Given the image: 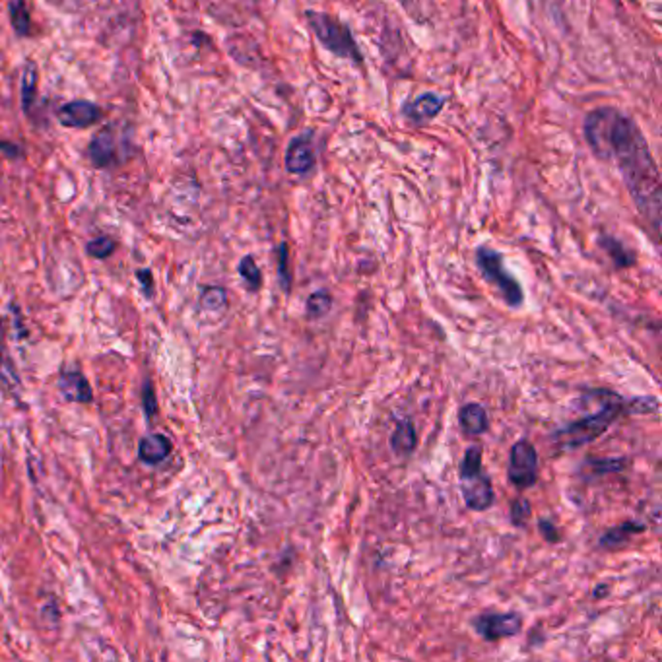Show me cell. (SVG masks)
Returning a JSON list of instances; mask_svg holds the SVG:
<instances>
[{
	"label": "cell",
	"mask_w": 662,
	"mask_h": 662,
	"mask_svg": "<svg viewBox=\"0 0 662 662\" xmlns=\"http://www.w3.org/2000/svg\"><path fill=\"white\" fill-rule=\"evenodd\" d=\"M584 136L599 159H612L639 214L655 237L660 232L662 183L647 140L632 117L614 107H599L584 117Z\"/></svg>",
	"instance_id": "cell-1"
},
{
	"label": "cell",
	"mask_w": 662,
	"mask_h": 662,
	"mask_svg": "<svg viewBox=\"0 0 662 662\" xmlns=\"http://www.w3.org/2000/svg\"><path fill=\"white\" fill-rule=\"evenodd\" d=\"M594 395L601 403V408L594 414L571 421L552 433L550 441L558 451H575L583 447V445L599 439L624 414V410H627L625 400L620 395L612 393V390L596 388Z\"/></svg>",
	"instance_id": "cell-2"
},
{
	"label": "cell",
	"mask_w": 662,
	"mask_h": 662,
	"mask_svg": "<svg viewBox=\"0 0 662 662\" xmlns=\"http://www.w3.org/2000/svg\"><path fill=\"white\" fill-rule=\"evenodd\" d=\"M484 451L480 445L466 449L459 466V484L466 507L470 511H487L495 502V492L490 476L484 472Z\"/></svg>",
	"instance_id": "cell-3"
},
{
	"label": "cell",
	"mask_w": 662,
	"mask_h": 662,
	"mask_svg": "<svg viewBox=\"0 0 662 662\" xmlns=\"http://www.w3.org/2000/svg\"><path fill=\"white\" fill-rule=\"evenodd\" d=\"M307 24L311 26L315 37L319 39L321 45L331 51L332 55L340 57V59H348L354 62H362L364 57L360 53V47L352 36L350 28L340 21L339 18H334L331 14L324 12H315V10H307L306 12Z\"/></svg>",
	"instance_id": "cell-4"
},
{
	"label": "cell",
	"mask_w": 662,
	"mask_h": 662,
	"mask_svg": "<svg viewBox=\"0 0 662 662\" xmlns=\"http://www.w3.org/2000/svg\"><path fill=\"white\" fill-rule=\"evenodd\" d=\"M476 265H478L482 276L490 282L492 286L497 288L499 294H502L503 301L509 307H520L525 301L523 288L517 282V278L509 273L503 265V255L497 253L492 247H478L476 251Z\"/></svg>",
	"instance_id": "cell-5"
},
{
	"label": "cell",
	"mask_w": 662,
	"mask_h": 662,
	"mask_svg": "<svg viewBox=\"0 0 662 662\" xmlns=\"http://www.w3.org/2000/svg\"><path fill=\"white\" fill-rule=\"evenodd\" d=\"M117 125H105L94 135L88 146L90 164L95 169H111L121 166L127 158V143Z\"/></svg>",
	"instance_id": "cell-6"
},
{
	"label": "cell",
	"mask_w": 662,
	"mask_h": 662,
	"mask_svg": "<svg viewBox=\"0 0 662 662\" xmlns=\"http://www.w3.org/2000/svg\"><path fill=\"white\" fill-rule=\"evenodd\" d=\"M538 453L536 447L528 439H519L509 451L507 461V476L509 480L519 490H527L538 482Z\"/></svg>",
	"instance_id": "cell-7"
},
{
	"label": "cell",
	"mask_w": 662,
	"mask_h": 662,
	"mask_svg": "<svg viewBox=\"0 0 662 662\" xmlns=\"http://www.w3.org/2000/svg\"><path fill=\"white\" fill-rule=\"evenodd\" d=\"M472 625L486 642H499V639L519 635L523 629V617L517 612H484L476 616Z\"/></svg>",
	"instance_id": "cell-8"
},
{
	"label": "cell",
	"mask_w": 662,
	"mask_h": 662,
	"mask_svg": "<svg viewBox=\"0 0 662 662\" xmlns=\"http://www.w3.org/2000/svg\"><path fill=\"white\" fill-rule=\"evenodd\" d=\"M103 119V110L94 102L76 100L64 103L57 111V121L64 128H90Z\"/></svg>",
	"instance_id": "cell-9"
},
{
	"label": "cell",
	"mask_w": 662,
	"mask_h": 662,
	"mask_svg": "<svg viewBox=\"0 0 662 662\" xmlns=\"http://www.w3.org/2000/svg\"><path fill=\"white\" fill-rule=\"evenodd\" d=\"M445 105V97L433 92H426L418 95L416 100H410L405 103L403 113L410 123L426 125L431 119H436Z\"/></svg>",
	"instance_id": "cell-10"
},
{
	"label": "cell",
	"mask_w": 662,
	"mask_h": 662,
	"mask_svg": "<svg viewBox=\"0 0 662 662\" xmlns=\"http://www.w3.org/2000/svg\"><path fill=\"white\" fill-rule=\"evenodd\" d=\"M315 166L313 144L309 135H301L291 138L286 151V169L291 176H306Z\"/></svg>",
	"instance_id": "cell-11"
},
{
	"label": "cell",
	"mask_w": 662,
	"mask_h": 662,
	"mask_svg": "<svg viewBox=\"0 0 662 662\" xmlns=\"http://www.w3.org/2000/svg\"><path fill=\"white\" fill-rule=\"evenodd\" d=\"M59 390L61 395L69 400V403L88 405L94 400V388L90 387L88 379L84 377L78 369H67L59 375Z\"/></svg>",
	"instance_id": "cell-12"
},
{
	"label": "cell",
	"mask_w": 662,
	"mask_h": 662,
	"mask_svg": "<svg viewBox=\"0 0 662 662\" xmlns=\"http://www.w3.org/2000/svg\"><path fill=\"white\" fill-rule=\"evenodd\" d=\"M418 447V433L414 421L410 418H398L393 436H390V449L398 459H408Z\"/></svg>",
	"instance_id": "cell-13"
},
{
	"label": "cell",
	"mask_w": 662,
	"mask_h": 662,
	"mask_svg": "<svg viewBox=\"0 0 662 662\" xmlns=\"http://www.w3.org/2000/svg\"><path fill=\"white\" fill-rule=\"evenodd\" d=\"M171 441L161 436V433H148L138 443V459L148 466H156L164 462L171 454Z\"/></svg>",
	"instance_id": "cell-14"
},
{
	"label": "cell",
	"mask_w": 662,
	"mask_h": 662,
	"mask_svg": "<svg viewBox=\"0 0 662 662\" xmlns=\"http://www.w3.org/2000/svg\"><path fill=\"white\" fill-rule=\"evenodd\" d=\"M37 95H39V69H37V62L28 61L20 76L21 111H24L28 117H31V111L36 110Z\"/></svg>",
	"instance_id": "cell-15"
},
{
	"label": "cell",
	"mask_w": 662,
	"mask_h": 662,
	"mask_svg": "<svg viewBox=\"0 0 662 662\" xmlns=\"http://www.w3.org/2000/svg\"><path fill=\"white\" fill-rule=\"evenodd\" d=\"M459 423L464 436L478 437L490 429V416L482 405L469 403L459 410Z\"/></svg>",
	"instance_id": "cell-16"
},
{
	"label": "cell",
	"mask_w": 662,
	"mask_h": 662,
	"mask_svg": "<svg viewBox=\"0 0 662 662\" xmlns=\"http://www.w3.org/2000/svg\"><path fill=\"white\" fill-rule=\"evenodd\" d=\"M642 533H645L643 523H637V520H625V523L617 525L608 530V533H604L599 540V546L602 550L612 552L616 548H622L625 542H629L635 535H642Z\"/></svg>",
	"instance_id": "cell-17"
},
{
	"label": "cell",
	"mask_w": 662,
	"mask_h": 662,
	"mask_svg": "<svg viewBox=\"0 0 662 662\" xmlns=\"http://www.w3.org/2000/svg\"><path fill=\"white\" fill-rule=\"evenodd\" d=\"M599 245L604 249L606 255L612 258L616 268H629L635 265V253L632 249H627L620 240H616V237L602 235L599 240Z\"/></svg>",
	"instance_id": "cell-18"
},
{
	"label": "cell",
	"mask_w": 662,
	"mask_h": 662,
	"mask_svg": "<svg viewBox=\"0 0 662 662\" xmlns=\"http://www.w3.org/2000/svg\"><path fill=\"white\" fill-rule=\"evenodd\" d=\"M8 14H10V24L16 31L18 37H29L34 24H31V12L26 0H10L8 3Z\"/></svg>",
	"instance_id": "cell-19"
},
{
	"label": "cell",
	"mask_w": 662,
	"mask_h": 662,
	"mask_svg": "<svg viewBox=\"0 0 662 662\" xmlns=\"http://www.w3.org/2000/svg\"><path fill=\"white\" fill-rule=\"evenodd\" d=\"M331 309H332V296L329 294V291H324V290L313 291V294L307 298V303H306L307 319L311 321L323 319L324 315L331 313Z\"/></svg>",
	"instance_id": "cell-20"
},
{
	"label": "cell",
	"mask_w": 662,
	"mask_h": 662,
	"mask_svg": "<svg viewBox=\"0 0 662 662\" xmlns=\"http://www.w3.org/2000/svg\"><path fill=\"white\" fill-rule=\"evenodd\" d=\"M240 274L245 280L247 288L251 291H257L260 286H263V273H260V268L257 266L255 258L251 255H247V257L241 258Z\"/></svg>",
	"instance_id": "cell-21"
},
{
	"label": "cell",
	"mask_w": 662,
	"mask_h": 662,
	"mask_svg": "<svg viewBox=\"0 0 662 662\" xmlns=\"http://www.w3.org/2000/svg\"><path fill=\"white\" fill-rule=\"evenodd\" d=\"M587 466H591V470L594 476H604V474H616V472H624L627 469V459H587Z\"/></svg>",
	"instance_id": "cell-22"
},
{
	"label": "cell",
	"mask_w": 662,
	"mask_h": 662,
	"mask_svg": "<svg viewBox=\"0 0 662 662\" xmlns=\"http://www.w3.org/2000/svg\"><path fill=\"white\" fill-rule=\"evenodd\" d=\"M115 249H117V241L113 240V237L102 235V237H95V240H92L88 245H86V253L94 258L103 260L107 257H111L115 253Z\"/></svg>",
	"instance_id": "cell-23"
},
{
	"label": "cell",
	"mask_w": 662,
	"mask_h": 662,
	"mask_svg": "<svg viewBox=\"0 0 662 662\" xmlns=\"http://www.w3.org/2000/svg\"><path fill=\"white\" fill-rule=\"evenodd\" d=\"M278 257V278L282 290L291 291V273H290V253H288V243H280L276 249Z\"/></svg>",
	"instance_id": "cell-24"
},
{
	"label": "cell",
	"mask_w": 662,
	"mask_h": 662,
	"mask_svg": "<svg viewBox=\"0 0 662 662\" xmlns=\"http://www.w3.org/2000/svg\"><path fill=\"white\" fill-rule=\"evenodd\" d=\"M227 303L225 290L220 286H208L202 290L200 294V306L208 311H218Z\"/></svg>",
	"instance_id": "cell-25"
},
{
	"label": "cell",
	"mask_w": 662,
	"mask_h": 662,
	"mask_svg": "<svg viewBox=\"0 0 662 662\" xmlns=\"http://www.w3.org/2000/svg\"><path fill=\"white\" fill-rule=\"evenodd\" d=\"M509 517H511V523L517 528L527 527L528 519L533 517V507H530V502L527 497H517L511 503V511H509Z\"/></svg>",
	"instance_id": "cell-26"
},
{
	"label": "cell",
	"mask_w": 662,
	"mask_h": 662,
	"mask_svg": "<svg viewBox=\"0 0 662 662\" xmlns=\"http://www.w3.org/2000/svg\"><path fill=\"white\" fill-rule=\"evenodd\" d=\"M143 406H144V412H146V418L151 420L156 414H158V400H156V390L154 387H151L150 381L144 383V388H143Z\"/></svg>",
	"instance_id": "cell-27"
},
{
	"label": "cell",
	"mask_w": 662,
	"mask_h": 662,
	"mask_svg": "<svg viewBox=\"0 0 662 662\" xmlns=\"http://www.w3.org/2000/svg\"><path fill=\"white\" fill-rule=\"evenodd\" d=\"M538 530H540L542 536H544L548 542H560L561 540L558 527L553 525L552 520H548V519H540L538 520Z\"/></svg>",
	"instance_id": "cell-28"
},
{
	"label": "cell",
	"mask_w": 662,
	"mask_h": 662,
	"mask_svg": "<svg viewBox=\"0 0 662 662\" xmlns=\"http://www.w3.org/2000/svg\"><path fill=\"white\" fill-rule=\"evenodd\" d=\"M136 278H138L140 284H143V290H144L146 298H151V296H154V276H151L150 270H148V268H144V270H136Z\"/></svg>",
	"instance_id": "cell-29"
},
{
	"label": "cell",
	"mask_w": 662,
	"mask_h": 662,
	"mask_svg": "<svg viewBox=\"0 0 662 662\" xmlns=\"http://www.w3.org/2000/svg\"><path fill=\"white\" fill-rule=\"evenodd\" d=\"M0 151H3V154L10 159H16L20 156H24L21 148L16 143H10V140H0Z\"/></svg>",
	"instance_id": "cell-30"
},
{
	"label": "cell",
	"mask_w": 662,
	"mask_h": 662,
	"mask_svg": "<svg viewBox=\"0 0 662 662\" xmlns=\"http://www.w3.org/2000/svg\"><path fill=\"white\" fill-rule=\"evenodd\" d=\"M4 360V329H3V319H0V362Z\"/></svg>",
	"instance_id": "cell-31"
},
{
	"label": "cell",
	"mask_w": 662,
	"mask_h": 662,
	"mask_svg": "<svg viewBox=\"0 0 662 662\" xmlns=\"http://www.w3.org/2000/svg\"><path fill=\"white\" fill-rule=\"evenodd\" d=\"M608 594V584L602 583V587L599 584V587L594 589V599H604V596Z\"/></svg>",
	"instance_id": "cell-32"
}]
</instances>
